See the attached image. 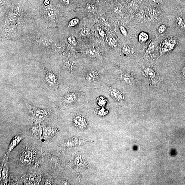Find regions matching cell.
Masks as SVG:
<instances>
[{"instance_id": "f1b7e54d", "label": "cell", "mask_w": 185, "mask_h": 185, "mask_svg": "<svg viewBox=\"0 0 185 185\" xmlns=\"http://www.w3.org/2000/svg\"><path fill=\"white\" fill-rule=\"evenodd\" d=\"M166 29H167L166 26L164 24H162L158 28V32L160 34H163L165 32Z\"/></svg>"}, {"instance_id": "4fadbf2b", "label": "cell", "mask_w": 185, "mask_h": 185, "mask_svg": "<svg viewBox=\"0 0 185 185\" xmlns=\"http://www.w3.org/2000/svg\"><path fill=\"white\" fill-rule=\"evenodd\" d=\"M24 137L25 136L20 134H17L11 140L8 150L4 157L8 156L12 151L19 143Z\"/></svg>"}, {"instance_id": "f546056e", "label": "cell", "mask_w": 185, "mask_h": 185, "mask_svg": "<svg viewBox=\"0 0 185 185\" xmlns=\"http://www.w3.org/2000/svg\"><path fill=\"white\" fill-rule=\"evenodd\" d=\"M119 30L120 32L124 36L127 37L128 35V31L126 28L124 26L121 25L119 27Z\"/></svg>"}, {"instance_id": "277c9868", "label": "cell", "mask_w": 185, "mask_h": 185, "mask_svg": "<svg viewBox=\"0 0 185 185\" xmlns=\"http://www.w3.org/2000/svg\"><path fill=\"white\" fill-rule=\"evenodd\" d=\"M1 168V180L7 184L9 182L10 179L9 176V165L8 156L4 157L3 159Z\"/></svg>"}, {"instance_id": "30bf717a", "label": "cell", "mask_w": 185, "mask_h": 185, "mask_svg": "<svg viewBox=\"0 0 185 185\" xmlns=\"http://www.w3.org/2000/svg\"><path fill=\"white\" fill-rule=\"evenodd\" d=\"M87 141H84L77 138L72 137L60 146L65 147H74L79 146L85 143H87Z\"/></svg>"}, {"instance_id": "d4e9b609", "label": "cell", "mask_w": 185, "mask_h": 185, "mask_svg": "<svg viewBox=\"0 0 185 185\" xmlns=\"http://www.w3.org/2000/svg\"><path fill=\"white\" fill-rule=\"evenodd\" d=\"M176 22L177 25L182 28H185V23L182 18L180 16L177 17L176 18Z\"/></svg>"}, {"instance_id": "e0dca14e", "label": "cell", "mask_w": 185, "mask_h": 185, "mask_svg": "<svg viewBox=\"0 0 185 185\" xmlns=\"http://www.w3.org/2000/svg\"><path fill=\"white\" fill-rule=\"evenodd\" d=\"M123 55L127 57L131 56L134 55V52L133 48L128 45H125L121 50Z\"/></svg>"}, {"instance_id": "6da1fadb", "label": "cell", "mask_w": 185, "mask_h": 185, "mask_svg": "<svg viewBox=\"0 0 185 185\" xmlns=\"http://www.w3.org/2000/svg\"><path fill=\"white\" fill-rule=\"evenodd\" d=\"M28 109L36 124H40L49 116L50 112L47 109L34 107L26 103Z\"/></svg>"}, {"instance_id": "44dd1931", "label": "cell", "mask_w": 185, "mask_h": 185, "mask_svg": "<svg viewBox=\"0 0 185 185\" xmlns=\"http://www.w3.org/2000/svg\"><path fill=\"white\" fill-rule=\"evenodd\" d=\"M85 9L87 12L91 14H95L98 10V9L96 6L90 3H87L86 5Z\"/></svg>"}, {"instance_id": "7c38bea8", "label": "cell", "mask_w": 185, "mask_h": 185, "mask_svg": "<svg viewBox=\"0 0 185 185\" xmlns=\"http://www.w3.org/2000/svg\"><path fill=\"white\" fill-rule=\"evenodd\" d=\"M72 121L74 126L78 128L85 129L87 126L86 119L81 115L74 116L73 118Z\"/></svg>"}, {"instance_id": "5b68a950", "label": "cell", "mask_w": 185, "mask_h": 185, "mask_svg": "<svg viewBox=\"0 0 185 185\" xmlns=\"http://www.w3.org/2000/svg\"><path fill=\"white\" fill-rule=\"evenodd\" d=\"M35 154L34 151L32 149H26L21 153L20 157V161L23 164L29 165L34 161L36 156Z\"/></svg>"}, {"instance_id": "e575fe53", "label": "cell", "mask_w": 185, "mask_h": 185, "mask_svg": "<svg viewBox=\"0 0 185 185\" xmlns=\"http://www.w3.org/2000/svg\"><path fill=\"white\" fill-rule=\"evenodd\" d=\"M177 3H179L180 2L181 0H175Z\"/></svg>"}, {"instance_id": "52a82bcc", "label": "cell", "mask_w": 185, "mask_h": 185, "mask_svg": "<svg viewBox=\"0 0 185 185\" xmlns=\"http://www.w3.org/2000/svg\"><path fill=\"white\" fill-rule=\"evenodd\" d=\"M100 76V71L96 69L89 70L85 74V81L89 83H95L98 81Z\"/></svg>"}, {"instance_id": "ac0fdd59", "label": "cell", "mask_w": 185, "mask_h": 185, "mask_svg": "<svg viewBox=\"0 0 185 185\" xmlns=\"http://www.w3.org/2000/svg\"><path fill=\"white\" fill-rule=\"evenodd\" d=\"M64 66L67 70L70 72H74L76 70V64L73 61L70 60L67 61L65 62Z\"/></svg>"}, {"instance_id": "d590c367", "label": "cell", "mask_w": 185, "mask_h": 185, "mask_svg": "<svg viewBox=\"0 0 185 185\" xmlns=\"http://www.w3.org/2000/svg\"><path fill=\"white\" fill-rule=\"evenodd\" d=\"M128 1H132V0H128Z\"/></svg>"}, {"instance_id": "484cf974", "label": "cell", "mask_w": 185, "mask_h": 185, "mask_svg": "<svg viewBox=\"0 0 185 185\" xmlns=\"http://www.w3.org/2000/svg\"><path fill=\"white\" fill-rule=\"evenodd\" d=\"M68 43L71 45L76 46L78 44V42L75 37L74 36H70L67 39Z\"/></svg>"}, {"instance_id": "9c48e42d", "label": "cell", "mask_w": 185, "mask_h": 185, "mask_svg": "<svg viewBox=\"0 0 185 185\" xmlns=\"http://www.w3.org/2000/svg\"><path fill=\"white\" fill-rule=\"evenodd\" d=\"M119 78L121 81L128 85L132 86L134 85L135 78L133 75L127 71H122L119 75Z\"/></svg>"}, {"instance_id": "d6a6232c", "label": "cell", "mask_w": 185, "mask_h": 185, "mask_svg": "<svg viewBox=\"0 0 185 185\" xmlns=\"http://www.w3.org/2000/svg\"><path fill=\"white\" fill-rule=\"evenodd\" d=\"M182 74L183 76H184V77H185V66L184 67V68H183L182 69Z\"/></svg>"}, {"instance_id": "ba28073f", "label": "cell", "mask_w": 185, "mask_h": 185, "mask_svg": "<svg viewBox=\"0 0 185 185\" xmlns=\"http://www.w3.org/2000/svg\"><path fill=\"white\" fill-rule=\"evenodd\" d=\"M79 99L78 93L69 92L65 94L62 98V102L65 105H70L75 103Z\"/></svg>"}, {"instance_id": "836d02e7", "label": "cell", "mask_w": 185, "mask_h": 185, "mask_svg": "<svg viewBox=\"0 0 185 185\" xmlns=\"http://www.w3.org/2000/svg\"><path fill=\"white\" fill-rule=\"evenodd\" d=\"M63 1L64 3L68 4V3H69L71 0H63Z\"/></svg>"}, {"instance_id": "603a6c76", "label": "cell", "mask_w": 185, "mask_h": 185, "mask_svg": "<svg viewBox=\"0 0 185 185\" xmlns=\"http://www.w3.org/2000/svg\"><path fill=\"white\" fill-rule=\"evenodd\" d=\"M80 20L79 19L75 18L71 20L68 23V26L69 27H74L79 24Z\"/></svg>"}, {"instance_id": "3957f363", "label": "cell", "mask_w": 185, "mask_h": 185, "mask_svg": "<svg viewBox=\"0 0 185 185\" xmlns=\"http://www.w3.org/2000/svg\"><path fill=\"white\" fill-rule=\"evenodd\" d=\"M45 81L50 88L56 90L58 87V78L54 73L49 70H46L45 73Z\"/></svg>"}, {"instance_id": "83f0119b", "label": "cell", "mask_w": 185, "mask_h": 185, "mask_svg": "<svg viewBox=\"0 0 185 185\" xmlns=\"http://www.w3.org/2000/svg\"><path fill=\"white\" fill-rule=\"evenodd\" d=\"M149 3L154 7H157L162 3V0H149Z\"/></svg>"}, {"instance_id": "8fae6325", "label": "cell", "mask_w": 185, "mask_h": 185, "mask_svg": "<svg viewBox=\"0 0 185 185\" xmlns=\"http://www.w3.org/2000/svg\"><path fill=\"white\" fill-rule=\"evenodd\" d=\"M27 132L30 136L39 138L41 140L43 139L42 126L40 124H36L32 126Z\"/></svg>"}, {"instance_id": "7402d4cb", "label": "cell", "mask_w": 185, "mask_h": 185, "mask_svg": "<svg viewBox=\"0 0 185 185\" xmlns=\"http://www.w3.org/2000/svg\"><path fill=\"white\" fill-rule=\"evenodd\" d=\"M157 46V44L155 42L152 41L149 43V45L147 47L145 52V54L149 55L150 54L154 51L156 49Z\"/></svg>"}, {"instance_id": "2e32d148", "label": "cell", "mask_w": 185, "mask_h": 185, "mask_svg": "<svg viewBox=\"0 0 185 185\" xmlns=\"http://www.w3.org/2000/svg\"><path fill=\"white\" fill-rule=\"evenodd\" d=\"M87 55L93 58H98L101 57L102 54L97 48L91 47L88 48L85 51Z\"/></svg>"}, {"instance_id": "d6986e66", "label": "cell", "mask_w": 185, "mask_h": 185, "mask_svg": "<svg viewBox=\"0 0 185 185\" xmlns=\"http://www.w3.org/2000/svg\"><path fill=\"white\" fill-rule=\"evenodd\" d=\"M106 42L108 45L111 48H115L118 46V42L117 39L113 36L107 37L106 38Z\"/></svg>"}, {"instance_id": "8992f818", "label": "cell", "mask_w": 185, "mask_h": 185, "mask_svg": "<svg viewBox=\"0 0 185 185\" xmlns=\"http://www.w3.org/2000/svg\"><path fill=\"white\" fill-rule=\"evenodd\" d=\"M23 178L25 184L29 185L38 184H40L42 179L40 174L35 172L27 174Z\"/></svg>"}, {"instance_id": "7a4b0ae2", "label": "cell", "mask_w": 185, "mask_h": 185, "mask_svg": "<svg viewBox=\"0 0 185 185\" xmlns=\"http://www.w3.org/2000/svg\"><path fill=\"white\" fill-rule=\"evenodd\" d=\"M43 139L47 142H49L52 138L59 131L58 129L54 126L43 125Z\"/></svg>"}, {"instance_id": "4dcf8cb0", "label": "cell", "mask_w": 185, "mask_h": 185, "mask_svg": "<svg viewBox=\"0 0 185 185\" xmlns=\"http://www.w3.org/2000/svg\"><path fill=\"white\" fill-rule=\"evenodd\" d=\"M97 30L98 32L99 35L102 37H104L105 36L106 34L105 31L102 28L98 27L97 28Z\"/></svg>"}, {"instance_id": "cb8c5ba5", "label": "cell", "mask_w": 185, "mask_h": 185, "mask_svg": "<svg viewBox=\"0 0 185 185\" xmlns=\"http://www.w3.org/2000/svg\"><path fill=\"white\" fill-rule=\"evenodd\" d=\"M97 101L98 105L103 107L105 106L106 102H107L106 99L102 96L99 97L97 99Z\"/></svg>"}, {"instance_id": "1f68e13d", "label": "cell", "mask_w": 185, "mask_h": 185, "mask_svg": "<svg viewBox=\"0 0 185 185\" xmlns=\"http://www.w3.org/2000/svg\"><path fill=\"white\" fill-rule=\"evenodd\" d=\"M97 113L98 115L103 116L107 114L108 111L107 110L105 109L104 107H103L101 109L98 110H98Z\"/></svg>"}, {"instance_id": "ffe728a7", "label": "cell", "mask_w": 185, "mask_h": 185, "mask_svg": "<svg viewBox=\"0 0 185 185\" xmlns=\"http://www.w3.org/2000/svg\"><path fill=\"white\" fill-rule=\"evenodd\" d=\"M138 39L140 43H144L148 40L149 36L147 33L142 32L139 34Z\"/></svg>"}, {"instance_id": "5bb4252c", "label": "cell", "mask_w": 185, "mask_h": 185, "mask_svg": "<svg viewBox=\"0 0 185 185\" xmlns=\"http://www.w3.org/2000/svg\"><path fill=\"white\" fill-rule=\"evenodd\" d=\"M109 94L115 101L120 103L124 102L125 98L123 93L118 89L111 88L109 90Z\"/></svg>"}, {"instance_id": "4316f807", "label": "cell", "mask_w": 185, "mask_h": 185, "mask_svg": "<svg viewBox=\"0 0 185 185\" xmlns=\"http://www.w3.org/2000/svg\"><path fill=\"white\" fill-rule=\"evenodd\" d=\"M90 30L87 28H84L80 32V34L82 36H87L90 34Z\"/></svg>"}, {"instance_id": "9a60e30c", "label": "cell", "mask_w": 185, "mask_h": 185, "mask_svg": "<svg viewBox=\"0 0 185 185\" xmlns=\"http://www.w3.org/2000/svg\"><path fill=\"white\" fill-rule=\"evenodd\" d=\"M144 74L151 80L153 85L155 86L158 85V78L152 68H149L146 69L144 70Z\"/></svg>"}]
</instances>
